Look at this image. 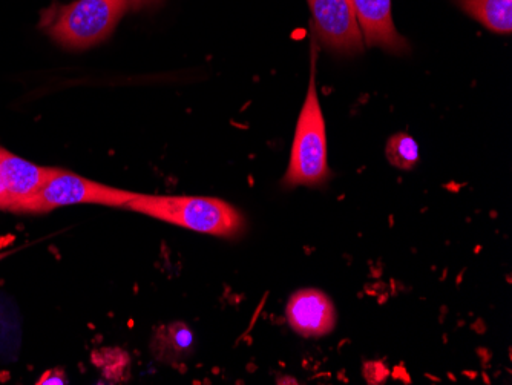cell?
<instances>
[{
  "label": "cell",
  "instance_id": "2",
  "mask_svg": "<svg viewBox=\"0 0 512 385\" xmlns=\"http://www.w3.org/2000/svg\"><path fill=\"white\" fill-rule=\"evenodd\" d=\"M128 8L129 0L53 4L40 14L39 27L66 50H86L108 39Z\"/></svg>",
  "mask_w": 512,
  "mask_h": 385
},
{
  "label": "cell",
  "instance_id": "13",
  "mask_svg": "<svg viewBox=\"0 0 512 385\" xmlns=\"http://www.w3.org/2000/svg\"><path fill=\"white\" fill-rule=\"evenodd\" d=\"M66 376L65 373L62 372V370L54 369V370H48V372L43 373L42 376H40L39 381H37V384L39 385H59V384H66Z\"/></svg>",
  "mask_w": 512,
  "mask_h": 385
},
{
  "label": "cell",
  "instance_id": "6",
  "mask_svg": "<svg viewBox=\"0 0 512 385\" xmlns=\"http://www.w3.org/2000/svg\"><path fill=\"white\" fill-rule=\"evenodd\" d=\"M54 168L34 165L13 152L0 148V211L19 212Z\"/></svg>",
  "mask_w": 512,
  "mask_h": 385
},
{
  "label": "cell",
  "instance_id": "12",
  "mask_svg": "<svg viewBox=\"0 0 512 385\" xmlns=\"http://www.w3.org/2000/svg\"><path fill=\"white\" fill-rule=\"evenodd\" d=\"M364 376L370 384H382L387 379L388 370L381 362H368L364 367Z\"/></svg>",
  "mask_w": 512,
  "mask_h": 385
},
{
  "label": "cell",
  "instance_id": "14",
  "mask_svg": "<svg viewBox=\"0 0 512 385\" xmlns=\"http://www.w3.org/2000/svg\"><path fill=\"white\" fill-rule=\"evenodd\" d=\"M157 0H129V10H140V8L148 7Z\"/></svg>",
  "mask_w": 512,
  "mask_h": 385
},
{
  "label": "cell",
  "instance_id": "1",
  "mask_svg": "<svg viewBox=\"0 0 512 385\" xmlns=\"http://www.w3.org/2000/svg\"><path fill=\"white\" fill-rule=\"evenodd\" d=\"M125 209L215 237H238L246 228L240 211L220 198L137 194Z\"/></svg>",
  "mask_w": 512,
  "mask_h": 385
},
{
  "label": "cell",
  "instance_id": "11",
  "mask_svg": "<svg viewBox=\"0 0 512 385\" xmlns=\"http://www.w3.org/2000/svg\"><path fill=\"white\" fill-rule=\"evenodd\" d=\"M168 341L175 355H186L194 346V333L186 324L178 323L169 327Z\"/></svg>",
  "mask_w": 512,
  "mask_h": 385
},
{
  "label": "cell",
  "instance_id": "3",
  "mask_svg": "<svg viewBox=\"0 0 512 385\" xmlns=\"http://www.w3.org/2000/svg\"><path fill=\"white\" fill-rule=\"evenodd\" d=\"M312 63L309 91L296 123L289 168L283 178L284 188L321 186L332 175L327 163V132L316 86L315 56Z\"/></svg>",
  "mask_w": 512,
  "mask_h": 385
},
{
  "label": "cell",
  "instance_id": "10",
  "mask_svg": "<svg viewBox=\"0 0 512 385\" xmlns=\"http://www.w3.org/2000/svg\"><path fill=\"white\" fill-rule=\"evenodd\" d=\"M388 162L396 168L410 171L419 162V146L416 140L408 134H396L388 140L387 149Z\"/></svg>",
  "mask_w": 512,
  "mask_h": 385
},
{
  "label": "cell",
  "instance_id": "9",
  "mask_svg": "<svg viewBox=\"0 0 512 385\" xmlns=\"http://www.w3.org/2000/svg\"><path fill=\"white\" fill-rule=\"evenodd\" d=\"M454 4L494 33L512 31V0H454Z\"/></svg>",
  "mask_w": 512,
  "mask_h": 385
},
{
  "label": "cell",
  "instance_id": "4",
  "mask_svg": "<svg viewBox=\"0 0 512 385\" xmlns=\"http://www.w3.org/2000/svg\"><path fill=\"white\" fill-rule=\"evenodd\" d=\"M137 192L112 188L97 181L89 180L74 172L53 169L42 186L23 201L19 212L23 214H45L63 206L100 205L111 208H125Z\"/></svg>",
  "mask_w": 512,
  "mask_h": 385
},
{
  "label": "cell",
  "instance_id": "5",
  "mask_svg": "<svg viewBox=\"0 0 512 385\" xmlns=\"http://www.w3.org/2000/svg\"><path fill=\"white\" fill-rule=\"evenodd\" d=\"M318 39L339 54L364 50V36L352 0H307Z\"/></svg>",
  "mask_w": 512,
  "mask_h": 385
},
{
  "label": "cell",
  "instance_id": "7",
  "mask_svg": "<svg viewBox=\"0 0 512 385\" xmlns=\"http://www.w3.org/2000/svg\"><path fill=\"white\" fill-rule=\"evenodd\" d=\"M286 315L290 327L306 338H322L335 330V306L321 290L302 289L293 293Z\"/></svg>",
  "mask_w": 512,
  "mask_h": 385
},
{
  "label": "cell",
  "instance_id": "8",
  "mask_svg": "<svg viewBox=\"0 0 512 385\" xmlns=\"http://www.w3.org/2000/svg\"><path fill=\"white\" fill-rule=\"evenodd\" d=\"M364 42L394 54L410 50L407 40L394 27L391 0H352Z\"/></svg>",
  "mask_w": 512,
  "mask_h": 385
}]
</instances>
